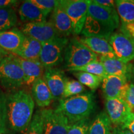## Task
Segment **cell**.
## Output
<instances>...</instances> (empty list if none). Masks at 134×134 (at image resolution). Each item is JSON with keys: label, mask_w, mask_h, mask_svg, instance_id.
<instances>
[{"label": "cell", "mask_w": 134, "mask_h": 134, "mask_svg": "<svg viewBox=\"0 0 134 134\" xmlns=\"http://www.w3.org/2000/svg\"><path fill=\"white\" fill-rule=\"evenodd\" d=\"M20 30L24 36L32 38L41 43L47 42L60 36L50 21L26 23L21 26Z\"/></svg>", "instance_id": "9"}, {"label": "cell", "mask_w": 134, "mask_h": 134, "mask_svg": "<svg viewBox=\"0 0 134 134\" xmlns=\"http://www.w3.org/2000/svg\"><path fill=\"white\" fill-rule=\"evenodd\" d=\"M134 134V113H131L121 126Z\"/></svg>", "instance_id": "34"}, {"label": "cell", "mask_w": 134, "mask_h": 134, "mask_svg": "<svg viewBox=\"0 0 134 134\" xmlns=\"http://www.w3.org/2000/svg\"><path fill=\"white\" fill-rule=\"evenodd\" d=\"M91 0H61L60 6L71 19L73 34L81 33L86 22Z\"/></svg>", "instance_id": "7"}, {"label": "cell", "mask_w": 134, "mask_h": 134, "mask_svg": "<svg viewBox=\"0 0 134 134\" xmlns=\"http://www.w3.org/2000/svg\"><path fill=\"white\" fill-rule=\"evenodd\" d=\"M115 6L121 23H130L134 21L133 0H117L115 1Z\"/></svg>", "instance_id": "23"}, {"label": "cell", "mask_w": 134, "mask_h": 134, "mask_svg": "<svg viewBox=\"0 0 134 134\" xmlns=\"http://www.w3.org/2000/svg\"><path fill=\"white\" fill-rule=\"evenodd\" d=\"M34 4H36L42 12L48 16L54 9L58 1L55 0H31Z\"/></svg>", "instance_id": "31"}, {"label": "cell", "mask_w": 134, "mask_h": 134, "mask_svg": "<svg viewBox=\"0 0 134 134\" xmlns=\"http://www.w3.org/2000/svg\"><path fill=\"white\" fill-rule=\"evenodd\" d=\"M9 54H11V53H9L7 52L4 51V50L0 48V62H1L4 57H7L8 55H9Z\"/></svg>", "instance_id": "39"}, {"label": "cell", "mask_w": 134, "mask_h": 134, "mask_svg": "<svg viewBox=\"0 0 134 134\" xmlns=\"http://www.w3.org/2000/svg\"><path fill=\"white\" fill-rule=\"evenodd\" d=\"M73 71L86 72V73H90V74H93L96 75V76L101 77L103 78L108 75L105 71L104 67L103 65L102 64V63L99 60L91 62L88 63L87 65L81 67V68H76V69L72 70L70 72Z\"/></svg>", "instance_id": "28"}, {"label": "cell", "mask_w": 134, "mask_h": 134, "mask_svg": "<svg viewBox=\"0 0 134 134\" xmlns=\"http://www.w3.org/2000/svg\"><path fill=\"white\" fill-rule=\"evenodd\" d=\"M73 75L84 86L88 87L92 91H96L102 83L103 78L83 71H73Z\"/></svg>", "instance_id": "25"}, {"label": "cell", "mask_w": 134, "mask_h": 134, "mask_svg": "<svg viewBox=\"0 0 134 134\" xmlns=\"http://www.w3.org/2000/svg\"><path fill=\"white\" fill-rule=\"evenodd\" d=\"M20 19L26 23H41L47 21V16L31 0L24 1L19 8Z\"/></svg>", "instance_id": "19"}, {"label": "cell", "mask_w": 134, "mask_h": 134, "mask_svg": "<svg viewBox=\"0 0 134 134\" xmlns=\"http://www.w3.org/2000/svg\"><path fill=\"white\" fill-rule=\"evenodd\" d=\"M43 118L42 109L37 110L31 123L24 131L19 134H43Z\"/></svg>", "instance_id": "26"}, {"label": "cell", "mask_w": 134, "mask_h": 134, "mask_svg": "<svg viewBox=\"0 0 134 134\" xmlns=\"http://www.w3.org/2000/svg\"><path fill=\"white\" fill-rule=\"evenodd\" d=\"M19 1L16 0H0V9L1 8H14L19 4Z\"/></svg>", "instance_id": "35"}, {"label": "cell", "mask_w": 134, "mask_h": 134, "mask_svg": "<svg viewBox=\"0 0 134 134\" xmlns=\"http://www.w3.org/2000/svg\"><path fill=\"white\" fill-rule=\"evenodd\" d=\"M105 108L111 124L117 127L121 126L129 115L132 113V109L122 98L106 99Z\"/></svg>", "instance_id": "11"}, {"label": "cell", "mask_w": 134, "mask_h": 134, "mask_svg": "<svg viewBox=\"0 0 134 134\" xmlns=\"http://www.w3.org/2000/svg\"><path fill=\"white\" fill-rule=\"evenodd\" d=\"M126 77L129 83L134 85V62L129 63V71Z\"/></svg>", "instance_id": "37"}, {"label": "cell", "mask_w": 134, "mask_h": 134, "mask_svg": "<svg viewBox=\"0 0 134 134\" xmlns=\"http://www.w3.org/2000/svg\"><path fill=\"white\" fill-rule=\"evenodd\" d=\"M80 41L99 57L117 58L108 40L96 37H83Z\"/></svg>", "instance_id": "17"}, {"label": "cell", "mask_w": 134, "mask_h": 134, "mask_svg": "<svg viewBox=\"0 0 134 134\" xmlns=\"http://www.w3.org/2000/svg\"><path fill=\"white\" fill-rule=\"evenodd\" d=\"M25 85L24 72L16 55L9 54L0 62V85L11 91Z\"/></svg>", "instance_id": "5"}, {"label": "cell", "mask_w": 134, "mask_h": 134, "mask_svg": "<svg viewBox=\"0 0 134 134\" xmlns=\"http://www.w3.org/2000/svg\"><path fill=\"white\" fill-rule=\"evenodd\" d=\"M120 32L134 40V21L130 23H121Z\"/></svg>", "instance_id": "33"}, {"label": "cell", "mask_w": 134, "mask_h": 134, "mask_svg": "<svg viewBox=\"0 0 134 134\" xmlns=\"http://www.w3.org/2000/svg\"><path fill=\"white\" fill-rule=\"evenodd\" d=\"M90 123L89 117L75 122L70 127L67 134H88Z\"/></svg>", "instance_id": "30"}, {"label": "cell", "mask_w": 134, "mask_h": 134, "mask_svg": "<svg viewBox=\"0 0 134 134\" xmlns=\"http://www.w3.org/2000/svg\"><path fill=\"white\" fill-rule=\"evenodd\" d=\"M16 58L24 72L25 85L32 86L37 80L42 78L45 68L39 60H25L18 56Z\"/></svg>", "instance_id": "16"}, {"label": "cell", "mask_w": 134, "mask_h": 134, "mask_svg": "<svg viewBox=\"0 0 134 134\" xmlns=\"http://www.w3.org/2000/svg\"><path fill=\"white\" fill-rule=\"evenodd\" d=\"M94 1L103 7L115 8V1H113V0H94Z\"/></svg>", "instance_id": "36"}, {"label": "cell", "mask_w": 134, "mask_h": 134, "mask_svg": "<svg viewBox=\"0 0 134 134\" xmlns=\"http://www.w3.org/2000/svg\"><path fill=\"white\" fill-rule=\"evenodd\" d=\"M17 24L18 16L14 8L0 9V32L15 28Z\"/></svg>", "instance_id": "24"}, {"label": "cell", "mask_w": 134, "mask_h": 134, "mask_svg": "<svg viewBox=\"0 0 134 134\" xmlns=\"http://www.w3.org/2000/svg\"><path fill=\"white\" fill-rule=\"evenodd\" d=\"M31 95L37 106L41 108L49 106L53 100L52 94L43 77L38 78L32 85Z\"/></svg>", "instance_id": "18"}, {"label": "cell", "mask_w": 134, "mask_h": 134, "mask_svg": "<svg viewBox=\"0 0 134 134\" xmlns=\"http://www.w3.org/2000/svg\"><path fill=\"white\" fill-rule=\"evenodd\" d=\"M113 134H133L129 130L122 127H115L113 132Z\"/></svg>", "instance_id": "38"}, {"label": "cell", "mask_w": 134, "mask_h": 134, "mask_svg": "<svg viewBox=\"0 0 134 134\" xmlns=\"http://www.w3.org/2000/svg\"><path fill=\"white\" fill-rule=\"evenodd\" d=\"M133 41H134V40H133Z\"/></svg>", "instance_id": "41"}, {"label": "cell", "mask_w": 134, "mask_h": 134, "mask_svg": "<svg viewBox=\"0 0 134 134\" xmlns=\"http://www.w3.org/2000/svg\"><path fill=\"white\" fill-rule=\"evenodd\" d=\"M99 57L77 38H72L65 49L64 68L71 71L91 62L98 60Z\"/></svg>", "instance_id": "4"}, {"label": "cell", "mask_w": 134, "mask_h": 134, "mask_svg": "<svg viewBox=\"0 0 134 134\" xmlns=\"http://www.w3.org/2000/svg\"><path fill=\"white\" fill-rule=\"evenodd\" d=\"M99 60L103 65L108 75L127 76L129 71V63H124L117 58L99 57Z\"/></svg>", "instance_id": "21"}, {"label": "cell", "mask_w": 134, "mask_h": 134, "mask_svg": "<svg viewBox=\"0 0 134 134\" xmlns=\"http://www.w3.org/2000/svg\"><path fill=\"white\" fill-rule=\"evenodd\" d=\"M95 107V98L93 93L86 92L59 100L57 109L68 119L70 123L88 118Z\"/></svg>", "instance_id": "3"}, {"label": "cell", "mask_w": 134, "mask_h": 134, "mask_svg": "<svg viewBox=\"0 0 134 134\" xmlns=\"http://www.w3.org/2000/svg\"><path fill=\"white\" fill-rule=\"evenodd\" d=\"M24 38V34L16 27L0 32V48L15 55L21 47Z\"/></svg>", "instance_id": "15"}, {"label": "cell", "mask_w": 134, "mask_h": 134, "mask_svg": "<svg viewBox=\"0 0 134 134\" xmlns=\"http://www.w3.org/2000/svg\"><path fill=\"white\" fill-rule=\"evenodd\" d=\"M129 81L125 76L107 75L102 81L101 90L106 99L121 98L124 89Z\"/></svg>", "instance_id": "13"}, {"label": "cell", "mask_w": 134, "mask_h": 134, "mask_svg": "<svg viewBox=\"0 0 134 134\" xmlns=\"http://www.w3.org/2000/svg\"><path fill=\"white\" fill-rule=\"evenodd\" d=\"M41 49V42L25 36L21 47L14 55L25 60H39Z\"/></svg>", "instance_id": "20"}, {"label": "cell", "mask_w": 134, "mask_h": 134, "mask_svg": "<svg viewBox=\"0 0 134 134\" xmlns=\"http://www.w3.org/2000/svg\"><path fill=\"white\" fill-rule=\"evenodd\" d=\"M119 26V17L115 8H108L90 1L84 30L89 37L108 40Z\"/></svg>", "instance_id": "2"}, {"label": "cell", "mask_w": 134, "mask_h": 134, "mask_svg": "<svg viewBox=\"0 0 134 134\" xmlns=\"http://www.w3.org/2000/svg\"><path fill=\"white\" fill-rule=\"evenodd\" d=\"M43 78L52 94L53 100L62 99L66 79L64 71L57 68L46 69Z\"/></svg>", "instance_id": "12"}, {"label": "cell", "mask_w": 134, "mask_h": 134, "mask_svg": "<svg viewBox=\"0 0 134 134\" xmlns=\"http://www.w3.org/2000/svg\"><path fill=\"white\" fill-rule=\"evenodd\" d=\"M109 134H113V132H110V133H109Z\"/></svg>", "instance_id": "40"}, {"label": "cell", "mask_w": 134, "mask_h": 134, "mask_svg": "<svg viewBox=\"0 0 134 134\" xmlns=\"http://www.w3.org/2000/svg\"><path fill=\"white\" fill-rule=\"evenodd\" d=\"M111 129V122L105 112L98 114L90 123L88 134H109Z\"/></svg>", "instance_id": "22"}, {"label": "cell", "mask_w": 134, "mask_h": 134, "mask_svg": "<svg viewBox=\"0 0 134 134\" xmlns=\"http://www.w3.org/2000/svg\"><path fill=\"white\" fill-rule=\"evenodd\" d=\"M53 24L58 35L61 37H67L73 34V26L71 19L65 10L60 6L59 1L52 12L49 21Z\"/></svg>", "instance_id": "14"}, {"label": "cell", "mask_w": 134, "mask_h": 134, "mask_svg": "<svg viewBox=\"0 0 134 134\" xmlns=\"http://www.w3.org/2000/svg\"><path fill=\"white\" fill-rule=\"evenodd\" d=\"M117 58L125 63L134 60V41L121 32L113 33L109 38Z\"/></svg>", "instance_id": "10"}, {"label": "cell", "mask_w": 134, "mask_h": 134, "mask_svg": "<svg viewBox=\"0 0 134 134\" xmlns=\"http://www.w3.org/2000/svg\"><path fill=\"white\" fill-rule=\"evenodd\" d=\"M6 94L8 130L20 133L32 119L35 102L31 94L25 90L18 89Z\"/></svg>", "instance_id": "1"}, {"label": "cell", "mask_w": 134, "mask_h": 134, "mask_svg": "<svg viewBox=\"0 0 134 134\" xmlns=\"http://www.w3.org/2000/svg\"><path fill=\"white\" fill-rule=\"evenodd\" d=\"M121 98L130 106L132 110L134 109V85L129 82L122 93Z\"/></svg>", "instance_id": "32"}, {"label": "cell", "mask_w": 134, "mask_h": 134, "mask_svg": "<svg viewBox=\"0 0 134 134\" xmlns=\"http://www.w3.org/2000/svg\"><path fill=\"white\" fill-rule=\"evenodd\" d=\"M8 132L6 94L0 89V134H6Z\"/></svg>", "instance_id": "29"}, {"label": "cell", "mask_w": 134, "mask_h": 134, "mask_svg": "<svg viewBox=\"0 0 134 134\" xmlns=\"http://www.w3.org/2000/svg\"><path fill=\"white\" fill-rule=\"evenodd\" d=\"M43 134H67L72 124L61 112L52 109H42Z\"/></svg>", "instance_id": "8"}, {"label": "cell", "mask_w": 134, "mask_h": 134, "mask_svg": "<svg viewBox=\"0 0 134 134\" xmlns=\"http://www.w3.org/2000/svg\"><path fill=\"white\" fill-rule=\"evenodd\" d=\"M86 88L78 80L66 78L62 99H66L83 93Z\"/></svg>", "instance_id": "27"}, {"label": "cell", "mask_w": 134, "mask_h": 134, "mask_svg": "<svg viewBox=\"0 0 134 134\" xmlns=\"http://www.w3.org/2000/svg\"><path fill=\"white\" fill-rule=\"evenodd\" d=\"M68 42L67 37L59 36L42 43L39 61L45 70L55 68L63 62L65 49Z\"/></svg>", "instance_id": "6"}]
</instances>
